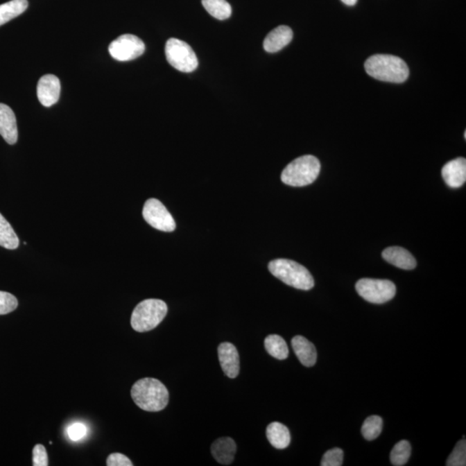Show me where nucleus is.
<instances>
[{"label":"nucleus","mask_w":466,"mask_h":466,"mask_svg":"<svg viewBox=\"0 0 466 466\" xmlns=\"http://www.w3.org/2000/svg\"><path fill=\"white\" fill-rule=\"evenodd\" d=\"M132 397L141 409L148 412L162 411L169 404V394L167 388L160 381L155 379H143L134 383Z\"/></svg>","instance_id":"1"},{"label":"nucleus","mask_w":466,"mask_h":466,"mask_svg":"<svg viewBox=\"0 0 466 466\" xmlns=\"http://www.w3.org/2000/svg\"><path fill=\"white\" fill-rule=\"evenodd\" d=\"M366 73L386 83H402L408 79L409 69L404 60L390 55H375L365 63Z\"/></svg>","instance_id":"2"},{"label":"nucleus","mask_w":466,"mask_h":466,"mask_svg":"<svg viewBox=\"0 0 466 466\" xmlns=\"http://www.w3.org/2000/svg\"><path fill=\"white\" fill-rule=\"evenodd\" d=\"M269 270L274 277L291 287L310 291L314 280L310 272L302 264L289 259H275L269 264Z\"/></svg>","instance_id":"3"},{"label":"nucleus","mask_w":466,"mask_h":466,"mask_svg":"<svg viewBox=\"0 0 466 466\" xmlns=\"http://www.w3.org/2000/svg\"><path fill=\"white\" fill-rule=\"evenodd\" d=\"M320 171V162L311 155H302L288 164L282 173V182L288 186L304 187L316 181Z\"/></svg>","instance_id":"4"},{"label":"nucleus","mask_w":466,"mask_h":466,"mask_svg":"<svg viewBox=\"0 0 466 466\" xmlns=\"http://www.w3.org/2000/svg\"><path fill=\"white\" fill-rule=\"evenodd\" d=\"M168 306L158 299L144 300L133 310L130 324L134 330L144 333L155 329L164 320Z\"/></svg>","instance_id":"5"},{"label":"nucleus","mask_w":466,"mask_h":466,"mask_svg":"<svg viewBox=\"0 0 466 466\" xmlns=\"http://www.w3.org/2000/svg\"><path fill=\"white\" fill-rule=\"evenodd\" d=\"M166 58L173 68L183 73H191L197 69L196 53L187 42L178 38L169 39L165 45Z\"/></svg>","instance_id":"6"},{"label":"nucleus","mask_w":466,"mask_h":466,"mask_svg":"<svg viewBox=\"0 0 466 466\" xmlns=\"http://www.w3.org/2000/svg\"><path fill=\"white\" fill-rule=\"evenodd\" d=\"M356 291L365 301L383 304L395 297L397 288L391 281L363 278L356 282Z\"/></svg>","instance_id":"7"},{"label":"nucleus","mask_w":466,"mask_h":466,"mask_svg":"<svg viewBox=\"0 0 466 466\" xmlns=\"http://www.w3.org/2000/svg\"><path fill=\"white\" fill-rule=\"evenodd\" d=\"M144 51L146 45L144 42L130 34L120 36L109 45L112 58L119 62L132 61L142 55Z\"/></svg>","instance_id":"8"},{"label":"nucleus","mask_w":466,"mask_h":466,"mask_svg":"<svg viewBox=\"0 0 466 466\" xmlns=\"http://www.w3.org/2000/svg\"><path fill=\"white\" fill-rule=\"evenodd\" d=\"M143 216L148 224L159 231L171 232L176 225L172 215L160 200L149 199L144 204Z\"/></svg>","instance_id":"9"},{"label":"nucleus","mask_w":466,"mask_h":466,"mask_svg":"<svg viewBox=\"0 0 466 466\" xmlns=\"http://www.w3.org/2000/svg\"><path fill=\"white\" fill-rule=\"evenodd\" d=\"M37 98L45 107H52L58 103L61 94V83L54 75H46L37 83Z\"/></svg>","instance_id":"10"},{"label":"nucleus","mask_w":466,"mask_h":466,"mask_svg":"<svg viewBox=\"0 0 466 466\" xmlns=\"http://www.w3.org/2000/svg\"><path fill=\"white\" fill-rule=\"evenodd\" d=\"M218 360L225 376L230 379L238 377L240 370V360L238 350L228 342L218 345Z\"/></svg>","instance_id":"11"},{"label":"nucleus","mask_w":466,"mask_h":466,"mask_svg":"<svg viewBox=\"0 0 466 466\" xmlns=\"http://www.w3.org/2000/svg\"><path fill=\"white\" fill-rule=\"evenodd\" d=\"M445 182L451 189H458L465 184L466 181V160L458 157L448 162L441 171Z\"/></svg>","instance_id":"12"},{"label":"nucleus","mask_w":466,"mask_h":466,"mask_svg":"<svg viewBox=\"0 0 466 466\" xmlns=\"http://www.w3.org/2000/svg\"><path fill=\"white\" fill-rule=\"evenodd\" d=\"M0 135L9 144H15L19 139L16 116L8 105L0 103Z\"/></svg>","instance_id":"13"},{"label":"nucleus","mask_w":466,"mask_h":466,"mask_svg":"<svg viewBox=\"0 0 466 466\" xmlns=\"http://www.w3.org/2000/svg\"><path fill=\"white\" fill-rule=\"evenodd\" d=\"M383 259L388 264L406 270H414L416 260L408 250L399 246L388 247L383 250Z\"/></svg>","instance_id":"14"},{"label":"nucleus","mask_w":466,"mask_h":466,"mask_svg":"<svg viewBox=\"0 0 466 466\" xmlns=\"http://www.w3.org/2000/svg\"><path fill=\"white\" fill-rule=\"evenodd\" d=\"M236 451L235 441L229 437L220 438L211 447V453L218 463L231 465L234 460Z\"/></svg>","instance_id":"15"},{"label":"nucleus","mask_w":466,"mask_h":466,"mask_svg":"<svg viewBox=\"0 0 466 466\" xmlns=\"http://www.w3.org/2000/svg\"><path fill=\"white\" fill-rule=\"evenodd\" d=\"M293 31L288 26H281L270 31L264 39L266 51L275 53L281 51L292 41Z\"/></svg>","instance_id":"16"},{"label":"nucleus","mask_w":466,"mask_h":466,"mask_svg":"<svg viewBox=\"0 0 466 466\" xmlns=\"http://www.w3.org/2000/svg\"><path fill=\"white\" fill-rule=\"evenodd\" d=\"M292 347L300 362L306 367H312L317 361L316 348L311 342L302 336L293 338Z\"/></svg>","instance_id":"17"},{"label":"nucleus","mask_w":466,"mask_h":466,"mask_svg":"<svg viewBox=\"0 0 466 466\" xmlns=\"http://www.w3.org/2000/svg\"><path fill=\"white\" fill-rule=\"evenodd\" d=\"M266 435L270 443L277 449H285L291 444V433L287 426L280 422H272L267 426Z\"/></svg>","instance_id":"18"},{"label":"nucleus","mask_w":466,"mask_h":466,"mask_svg":"<svg viewBox=\"0 0 466 466\" xmlns=\"http://www.w3.org/2000/svg\"><path fill=\"white\" fill-rule=\"evenodd\" d=\"M28 6L27 0H12L0 5V26L26 12Z\"/></svg>","instance_id":"19"},{"label":"nucleus","mask_w":466,"mask_h":466,"mask_svg":"<svg viewBox=\"0 0 466 466\" xmlns=\"http://www.w3.org/2000/svg\"><path fill=\"white\" fill-rule=\"evenodd\" d=\"M264 347L268 353L275 359L284 360L288 356V345L279 335H269L264 340Z\"/></svg>","instance_id":"20"},{"label":"nucleus","mask_w":466,"mask_h":466,"mask_svg":"<svg viewBox=\"0 0 466 466\" xmlns=\"http://www.w3.org/2000/svg\"><path fill=\"white\" fill-rule=\"evenodd\" d=\"M19 245V239L12 225L0 214V246L8 250H15Z\"/></svg>","instance_id":"21"},{"label":"nucleus","mask_w":466,"mask_h":466,"mask_svg":"<svg viewBox=\"0 0 466 466\" xmlns=\"http://www.w3.org/2000/svg\"><path fill=\"white\" fill-rule=\"evenodd\" d=\"M202 5L215 19L225 20L232 15V6L225 0H202Z\"/></svg>","instance_id":"22"},{"label":"nucleus","mask_w":466,"mask_h":466,"mask_svg":"<svg viewBox=\"0 0 466 466\" xmlns=\"http://www.w3.org/2000/svg\"><path fill=\"white\" fill-rule=\"evenodd\" d=\"M411 455V446L407 440H401L395 445L390 454L391 464L402 466L408 463Z\"/></svg>","instance_id":"23"},{"label":"nucleus","mask_w":466,"mask_h":466,"mask_svg":"<svg viewBox=\"0 0 466 466\" xmlns=\"http://www.w3.org/2000/svg\"><path fill=\"white\" fill-rule=\"evenodd\" d=\"M383 429V419L379 415H372L367 418L362 426L361 432L367 440H376Z\"/></svg>","instance_id":"24"},{"label":"nucleus","mask_w":466,"mask_h":466,"mask_svg":"<svg viewBox=\"0 0 466 466\" xmlns=\"http://www.w3.org/2000/svg\"><path fill=\"white\" fill-rule=\"evenodd\" d=\"M466 465V443L465 440L458 441L447 461V466H465Z\"/></svg>","instance_id":"25"},{"label":"nucleus","mask_w":466,"mask_h":466,"mask_svg":"<svg viewBox=\"0 0 466 466\" xmlns=\"http://www.w3.org/2000/svg\"><path fill=\"white\" fill-rule=\"evenodd\" d=\"M19 306L17 298L10 293L0 291V316L13 312Z\"/></svg>","instance_id":"26"},{"label":"nucleus","mask_w":466,"mask_h":466,"mask_svg":"<svg viewBox=\"0 0 466 466\" xmlns=\"http://www.w3.org/2000/svg\"><path fill=\"white\" fill-rule=\"evenodd\" d=\"M344 451L340 448H334L324 454L321 466H340L343 464Z\"/></svg>","instance_id":"27"},{"label":"nucleus","mask_w":466,"mask_h":466,"mask_svg":"<svg viewBox=\"0 0 466 466\" xmlns=\"http://www.w3.org/2000/svg\"><path fill=\"white\" fill-rule=\"evenodd\" d=\"M69 439L73 441H78L85 436L87 433V426L83 424V423L76 422L74 423L71 426L68 427L67 430Z\"/></svg>","instance_id":"28"},{"label":"nucleus","mask_w":466,"mask_h":466,"mask_svg":"<svg viewBox=\"0 0 466 466\" xmlns=\"http://www.w3.org/2000/svg\"><path fill=\"white\" fill-rule=\"evenodd\" d=\"M33 465L34 466H48V454L45 447L42 445L38 444L33 449Z\"/></svg>","instance_id":"29"},{"label":"nucleus","mask_w":466,"mask_h":466,"mask_svg":"<svg viewBox=\"0 0 466 466\" xmlns=\"http://www.w3.org/2000/svg\"><path fill=\"white\" fill-rule=\"evenodd\" d=\"M107 466H132V462L128 457L121 454H112L109 455L107 460Z\"/></svg>","instance_id":"30"},{"label":"nucleus","mask_w":466,"mask_h":466,"mask_svg":"<svg viewBox=\"0 0 466 466\" xmlns=\"http://www.w3.org/2000/svg\"><path fill=\"white\" fill-rule=\"evenodd\" d=\"M341 1L343 2L345 5L352 6L356 5L358 0H341Z\"/></svg>","instance_id":"31"},{"label":"nucleus","mask_w":466,"mask_h":466,"mask_svg":"<svg viewBox=\"0 0 466 466\" xmlns=\"http://www.w3.org/2000/svg\"><path fill=\"white\" fill-rule=\"evenodd\" d=\"M465 139H466V132H465Z\"/></svg>","instance_id":"32"}]
</instances>
